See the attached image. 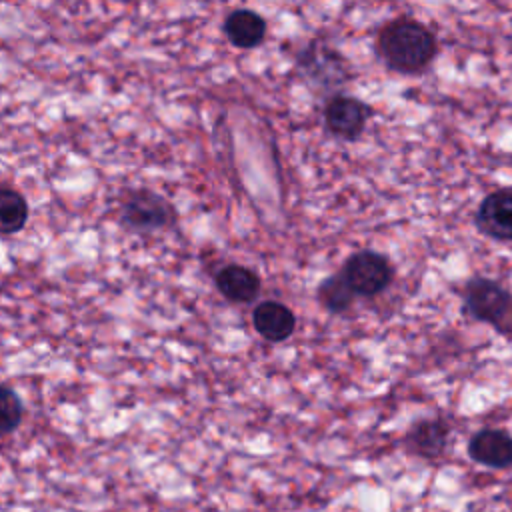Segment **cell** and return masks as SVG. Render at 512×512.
Masks as SVG:
<instances>
[{
	"label": "cell",
	"instance_id": "obj_5",
	"mask_svg": "<svg viewBox=\"0 0 512 512\" xmlns=\"http://www.w3.org/2000/svg\"><path fill=\"white\" fill-rule=\"evenodd\" d=\"M468 454L474 462L488 468H510L512 466V436L502 430H480L468 444Z\"/></svg>",
	"mask_w": 512,
	"mask_h": 512
},
{
	"label": "cell",
	"instance_id": "obj_8",
	"mask_svg": "<svg viewBox=\"0 0 512 512\" xmlns=\"http://www.w3.org/2000/svg\"><path fill=\"white\" fill-rule=\"evenodd\" d=\"M256 332L268 342H282L292 336L296 328V318L292 310L276 300H266L256 306L252 314Z\"/></svg>",
	"mask_w": 512,
	"mask_h": 512
},
{
	"label": "cell",
	"instance_id": "obj_1",
	"mask_svg": "<svg viewBox=\"0 0 512 512\" xmlns=\"http://www.w3.org/2000/svg\"><path fill=\"white\" fill-rule=\"evenodd\" d=\"M378 48L394 70L416 72L432 60L436 42L422 24L414 20H394L380 32Z\"/></svg>",
	"mask_w": 512,
	"mask_h": 512
},
{
	"label": "cell",
	"instance_id": "obj_11",
	"mask_svg": "<svg viewBox=\"0 0 512 512\" xmlns=\"http://www.w3.org/2000/svg\"><path fill=\"white\" fill-rule=\"evenodd\" d=\"M448 440V428L438 420H424L410 428L406 436V444L412 452L424 458L438 456Z\"/></svg>",
	"mask_w": 512,
	"mask_h": 512
},
{
	"label": "cell",
	"instance_id": "obj_10",
	"mask_svg": "<svg viewBox=\"0 0 512 512\" xmlns=\"http://www.w3.org/2000/svg\"><path fill=\"white\" fill-rule=\"evenodd\" d=\"M224 32L236 48H254L266 36V22L254 10L240 8L226 16Z\"/></svg>",
	"mask_w": 512,
	"mask_h": 512
},
{
	"label": "cell",
	"instance_id": "obj_9",
	"mask_svg": "<svg viewBox=\"0 0 512 512\" xmlns=\"http://www.w3.org/2000/svg\"><path fill=\"white\" fill-rule=\"evenodd\" d=\"M216 286L222 292L224 298L230 302L246 304L252 302L260 292V278L254 270L240 266V264H228L218 270L216 274Z\"/></svg>",
	"mask_w": 512,
	"mask_h": 512
},
{
	"label": "cell",
	"instance_id": "obj_13",
	"mask_svg": "<svg viewBox=\"0 0 512 512\" xmlns=\"http://www.w3.org/2000/svg\"><path fill=\"white\" fill-rule=\"evenodd\" d=\"M352 288L344 276H330L318 288V300L332 312H342L352 304Z\"/></svg>",
	"mask_w": 512,
	"mask_h": 512
},
{
	"label": "cell",
	"instance_id": "obj_7",
	"mask_svg": "<svg viewBox=\"0 0 512 512\" xmlns=\"http://www.w3.org/2000/svg\"><path fill=\"white\" fill-rule=\"evenodd\" d=\"M366 106L354 98L338 96L328 102L324 118L332 134L340 138H356L366 124Z\"/></svg>",
	"mask_w": 512,
	"mask_h": 512
},
{
	"label": "cell",
	"instance_id": "obj_4",
	"mask_svg": "<svg viewBox=\"0 0 512 512\" xmlns=\"http://www.w3.org/2000/svg\"><path fill=\"white\" fill-rule=\"evenodd\" d=\"M342 276L354 294L374 296L390 284L392 268L380 254L358 252L346 262Z\"/></svg>",
	"mask_w": 512,
	"mask_h": 512
},
{
	"label": "cell",
	"instance_id": "obj_6",
	"mask_svg": "<svg viewBox=\"0 0 512 512\" xmlns=\"http://www.w3.org/2000/svg\"><path fill=\"white\" fill-rule=\"evenodd\" d=\"M478 226L492 238L512 240V190H500L480 204Z\"/></svg>",
	"mask_w": 512,
	"mask_h": 512
},
{
	"label": "cell",
	"instance_id": "obj_3",
	"mask_svg": "<svg viewBox=\"0 0 512 512\" xmlns=\"http://www.w3.org/2000/svg\"><path fill=\"white\" fill-rule=\"evenodd\" d=\"M174 220V210L166 198L150 190L132 192L122 204V222L136 232H154Z\"/></svg>",
	"mask_w": 512,
	"mask_h": 512
},
{
	"label": "cell",
	"instance_id": "obj_2",
	"mask_svg": "<svg viewBox=\"0 0 512 512\" xmlns=\"http://www.w3.org/2000/svg\"><path fill=\"white\" fill-rule=\"evenodd\" d=\"M470 312L484 322L494 324L502 332L512 330V296L490 280H472L466 290Z\"/></svg>",
	"mask_w": 512,
	"mask_h": 512
},
{
	"label": "cell",
	"instance_id": "obj_12",
	"mask_svg": "<svg viewBox=\"0 0 512 512\" xmlns=\"http://www.w3.org/2000/svg\"><path fill=\"white\" fill-rule=\"evenodd\" d=\"M28 220V204L24 196L12 188H0V234H14Z\"/></svg>",
	"mask_w": 512,
	"mask_h": 512
},
{
	"label": "cell",
	"instance_id": "obj_14",
	"mask_svg": "<svg viewBox=\"0 0 512 512\" xmlns=\"http://www.w3.org/2000/svg\"><path fill=\"white\" fill-rule=\"evenodd\" d=\"M22 420V402L12 388L0 386V436L10 434Z\"/></svg>",
	"mask_w": 512,
	"mask_h": 512
}]
</instances>
